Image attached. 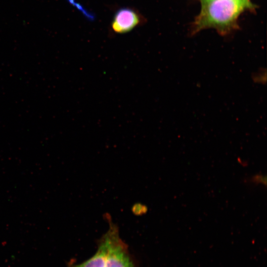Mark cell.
Listing matches in <instances>:
<instances>
[{"instance_id": "cell-1", "label": "cell", "mask_w": 267, "mask_h": 267, "mask_svg": "<svg viewBox=\"0 0 267 267\" xmlns=\"http://www.w3.org/2000/svg\"><path fill=\"white\" fill-rule=\"evenodd\" d=\"M201 4L200 13L193 25L195 33L213 28L220 34H227L236 27L239 15L247 9L237 0H209Z\"/></svg>"}, {"instance_id": "cell-2", "label": "cell", "mask_w": 267, "mask_h": 267, "mask_svg": "<svg viewBox=\"0 0 267 267\" xmlns=\"http://www.w3.org/2000/svg\"><path fill=\"white\" fill-rule=\"evenodd\" d=\"M109 228L100 238L106 247L103 267H135L130 256L128 247L119 236L118 226L106 217Z\"/></svg>"}, {"instance_id": "cell-3", "label": "cell", "mask_w": 267, "mask_h": 267, "mask_svg": "<svg viewBox=\"0 0 267 267\" xmlns=\"http://www.w3.org/2000/svg\"><path fill=\"white\" fill-rule=\"evenodd\" d=\"M144 16L135 8L124 7L118 9L111 23L112 31L116 34H124L144 24Z\"/></svg>"}, {"instance_id": "cell-4", "label": "cell", "mask_w": 267, "mask_h": 267, "mask_svg": "<svg viewBox=\"0 0 267 267\" xmlns=\"http://www.w3.org/2000/svg\"><path fill=\"white\" fill-rule=\"evenodd\" d=\"M106 256V247L103 242L100 239L97 251L94 255L85 262L71 267H103Z\"/></svg>"}, {"instance_id": "cell-5", "label": "cell", "mask_w": 267, "mask_h": 267, "mask_svg": "<svg viewBox=\"0 0 267 267\" xmlns=\"http://www.w3.org/2000/svg\"><path fill=\"white\" fill-rule=\"evenodd\" d=\"M244 5L247 9H253L254 8L253 4L250 0H237Z\"/></svg>"}, {"instance_id": "cell-6", "label": "cell", "mask_w": 267, "mask_h": 267, "mask_svg": "<svg viewBox=\"0 0 267 267\" xmlns=\"http://www.w3.org/2000/svg\"><path fill=\"white\" fill-rule=\"evenodd\" d=\"M200 0L201 3H203V2H206L207 1H208L209 0Z\"/></svg>"}]
</instances>
